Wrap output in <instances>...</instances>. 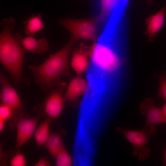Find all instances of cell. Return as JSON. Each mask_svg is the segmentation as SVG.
Returning a JSON list of instances; mask_svg holds the SVG:
<instances>
[{
  "label": "cell",
  "mask_w": 166,
  "mask_h": 166,
  "mask_svg": "<svg viewBox=\"0 0 166 166\" xmlns=\"http://www.w3.org/2000/svg\"><path fill=\"white\" fill-rule=\"evenodd\" d=\"M0 26V61L14 85L18 86L25 79L22 73L25 49L12 34L15 27L13 18L3 19Z\"/></svg>",
  "instance_id": "cell-1"
},
{
  "label": "cell",
  "mask_w": 166,
  "mask_h": 166,
  "mask_svg": "<svg viewBox=\"0 0 166 166\" xmlns=\"http://www.w3.org/2000/svg\"><path fill=\"white\" fill-rule=\"evenodd\" d=\"M76 41L70 37L62 48L51 55L42 64L29 66L36 83L43 89H48L61 76L69 74L70 54Z\"/></svg>",
  "instance_id": "cell-2"
},
{
  "label": "cell",
  "mask_w": 166,
  "mask_h": 166,
  "mask_svg": "<svg viewBox=\"0 0 166 166\" xmlns=\"http://www.w3.org/2000/svg\"><path fill=\"white\" fill-rule=\"evenodd\" d=\"M124 43L111 35L100 36L90 48V58L113 65L124 64Z\"/></svg>",
  "instance_id": "cell-3"
},
{
  "label": "cell",
  "mask_w": 166,
  "mask_h": 166,
  "mask_svg": "<svg viewBox=\"0 0 166 166\" xmlns=\"http://www.w3.org/2000/svg\"><path fill=\"white\" fill-rule=\"evenodd\" d=\"M60 25L70 34L71 36L76 41L79 40L95 42L97 38L99 23L96 18L75 19H61Z\"/></svg>",
  "instance_id": "cell-4"
},
{
  "label": "cell",
  "mask_w": 166,
  "mask_h": 166,
  "mask_svg": "<svg viewBox=\"0 0 166 166\" xmlns=\"http://www.w3.org/2000/svg\"><path fill=\"white\" fill-rule=\"evenodd\" d=\"M115 130L124 136L131 144L133 148L132 154L135 157H138L140 161H144L148 158L151 150L146 145L156 131L154 125L147 129L140 130L124 129L119 127L115 128Z\"/></svg>",
  "instance_id": "cell-5"
},
{
  "label": "cell",
  "mask_w": 166,
  "mask_h": 166,
  "mask_svg": "<svg viewBox=\"0 0 166 166\" xmlns=\"http://www.w3.org/2000/svg\"><path fill=\"white\" fill-rule=\"evenodd\" d=\"M65 86V83L58 80L48 89L44 102V111L48 117L57 118L61 113L66 102L64 94Z\"/></svg>",
  "instance_id": "cell-6"
},
{
  "label": "cell",
  "mask_w": 166,
  "mask_h": 166,
  "mask_svg": "<svg viewBox=\"0 0 166 166\" xmlns=\"http://www.w3.org/2000/svg\"><path fill=\"white\" fill-rule=\"evenodd\" d=\"M40 116L20 119L17 124L15 151L19 149L34 135L38 122Z\"/></svg>",
  "instance_id": "cell-7"
},
{
  "label": "cell",
  "mask_w": 166,
  "mask_h": 166,
  "mask_svg": "<svg viewBox=\"0 0 166 166\" xmlns=\"http://www.w3.org/2000/svg\"><path fill=\"white\" fill-rule=\"evenodd\" d=\"M140 110L146 118L142 129H147L150 126L154 124H166V117L162 109L156 106L152 98H147L142 101L140 106Z\"/></svg>",
  "instance_id": "cell-8"
},
{
  "label": "cell",
  "mask_w": 166,
  "mask_h": 166,
  "mask_svg": "<svg viewBox=\"0 0 166 166\" xmlns=\"http://www.w3.org/2000/svg\"><path fill=\"white\" fill-rule=\"evenodd\" d=\"M0 99L2 104L8 105L14 111L21 105L20 98L6 76L2 73L0 75Z\"/></svg>",
  "instance_id": "cell-9"
},
{
  "label": "cell",
  "mask_w": 166,
  "mask_h": 166,
  "mask_svg": "<svg viewBox=\"0 0 166 166\" xmlns=\"http://www.w3.org/2000/svg\"><path fill=\"white\" fill-rule=\"evenodd\" d=\"M90 48L82 44L73 51L71 65L77 75L86 71L89 62Z\"/></svg>",
  "instance_id": "cell-10"
},
{
  "label": "cell",
  "mask_w": 166,
  "mask_h": 166,
  "mask_svg": "<svg viewBox=\"0 0 166 166\" xmlns=\"http://www.w3.org/2000/svg\"><path fill=\"white\" fill-rule=\"evenodd\" d=\"M166 4L156 13L146 20L145 34L150 41H152L163 27L165 20Z\"/></svg>",
  "instance_id": "cell-11"
},
{
  "label": "cell",
  "mask_w": 166,
  "mask_h": 166,
  "mask_svg": "<svg viewBox=\"0 0 166 166\" xmlns=\"http://www.w3.org/2000/svg\"><path fill=\"white\" fill-rule=\"evenodd\" d=\"M86 79L81 76L73 78L70 81L64 94L66 101L73 103L78 100L80 97L84 95L87 87Z\"/></svg>",
  "instance_id": "cell-12"
},
{
  "label": "cell",
  "mask_w": 166,
  "mask_h": 166,
  "mask_svg": "<svg viewBox=\"0 0 166 166\" xmlns=\"http://www.w3.org/2000/svg\"><path fill=\"white\" fill-rule=\"evenodd\" d=\"M129 0H100V10L96 17L100 26H105L112 13L118 7L128 5Z\"/></svg>",
  "instance_id": "cell-13"
},
{
  "label": "cell",
  "mask_w": 166,
  "mask_h": 166,
  "mask_svg": "<svg viewBox=\"0 0 166 166\" xmlns=\"http://www.w3.org/2000/svg\"><path fill=\"white\" fill-rule=\"evenodd\" d=\"M14 35L23 48L29 51L41 53L47 51L49 49L48 42L45 38H42L37 40L32 36L22 38L19 34Z\"/></svg>",
  "instance_id": "cell-14"
},
{
  "label": "cell",
  "mask_w": 166,
  "mask_h": 166,
  "mask_svg": "<svg viewBox=\"0 0 166 166\" xmlns=\"http://www.w3.org/2000/svg\"><path fill=\"white\" fill-rule=\"evenodd\" d=\"M23 23L25 34L32 36L41 31L44 28L40 14H33L27 18Z\"/></svg>",
  "instance_id": "cell-15"
},
{
  "label": "cell",
  "mask_w": 166,
  "mask_h": 166,
  "mask_svg": "<svg viewBox=\"0 0 166 166\" xmlns=\"http://www.w3.org/2000/svg\"><path fill=\"white\" fill-rule=\"evenodd\" d=\"M51 119L48 117L36 129L33 135L36 143L40 147L45 143L50 134V127Z\"/></svg>",
  "instance_id": "cell-16"
},
{
  "label": "cell",
  "mask_w": 166,
  "mask_h": 166,
  "mask_svg": "<svg viewBox=\"0 0 166 166\" xmlns=\"http://www.w3.org/2000/svg\"><path fill=\"white\" fill-rule=\"evenodd\" d=\"M45 145L48 152L54 158L64 146L61 135L56 132L50 134Z\"/></svg>",
  "instance_id": "cell-17"
},
{
  "label": "cell",
  "mask_w": 166,
  "mask_h": 166,
  "mask_svg": "<svg viewBox=\"0 0 166 166\" xmlns=\"http://www.w3.org/2000/svg\"><path fill=\"white\" fill-rule=\"evenodd\" d=\"M57 166H70L72 164L71 157L64 146L55 157Z\"/></svg>",
  "instance_id": "cell-18"
},
{
  "label": "cell",
  "mask_w": 166,
  "mask_h": 166,
  "mask_svg": "<svg viewBox=\"0 0 166 166\" xmlns=\"http://www.w3.org/2000/svg\"><path fill=\"white\" fill-rule=\"evenodd\" d=\"M159 88L158 96L166 101V71H164L159 77Z\"/></svg>",
  "instance_id": "cell-19"
},
{
  "label": "cell",
  "mask_w": 166,
  "mask_h": 166,
  "mask_svg": "<svg viewBox=\"0 0 166 166\" xmlns=\"http://www.w3.org/2000/svg\"><path fill=\"white\" fill-rule=\"evenodd\" d=\"M26 164L25 156L21 153H17L10 160V165L11 166H25Z\"/></svg>",
  "instance_id": "cell-20"
},
{
  "label": "cell",
  "mask_w": 166,
  "mask_h": 166,
  "mask_svg": "<svg viewBox=\"0 0 166 166\" xmlns=\"http://www.w3.org/2000/svg\"><path fill=\"white\" fill-rule=\"evenodd\" d=\"M14 111L10 106L2 104L0 106V119L6 121L13 116Z\"/></svg>",
  "instance_id": "cell-21"
},
{
  "label": "cell",
  "mask_w": 166,
  "mask_h": 166,
  "mask_svg": "<svg viewBox=\"0 0 166 166\" xmlns=\"http://www.w3.org/2000/svg\"><path fill=\"white\" fill-rule=\"evenodd\" d=\"M50 164L45 157L40 158L34 164L35 166H49Z\"/></svg>",
  "instance_id": "cell-22"
},
{
  "label": "cell",
  "mask_w": 166,
  "mask_h": 166,
  "mask_svg": "<svg viewBox=\"0 0 166 166\" xmlns=\"http://www.w3.org/2000/svg\"><path fill=\"white\" fill-rule=\"evenodd\" d=\"M5 121L0 119V132H2L3 131L5 126Z\"/></svg>",
  "instance_id": "cell-23"
},
{
  "label": "cell",
  "mask_w": 166,
  "mask_h": 166,
  "mask_svg": "<svg viewBox=\"0 0 166 166\" xmlns=\"http://www.w3.org/2000/svg\"><path fill=\"white\" fill-rule=\"evenodd\" d=\"M161 109L164 114L166 117V103L164 105Z\"/></svg>",
  "instance_id": "cell-24"
},
{
  "label": "cell",
  "mask_w": 166,
  "mask_h": 166,
  "mask_svg": "<svg viewBox=\"0 0 166 166\" xmlns=\"http://www.w3.org/2000/svg\"><path fill=\"white\" fill-rule=\"evenodd\" d=\"M163 164L166 166V149L165 151L164 160L163 163Z\"/></svg>",
  "instance_id": "cell-25"
}]
</instances>
